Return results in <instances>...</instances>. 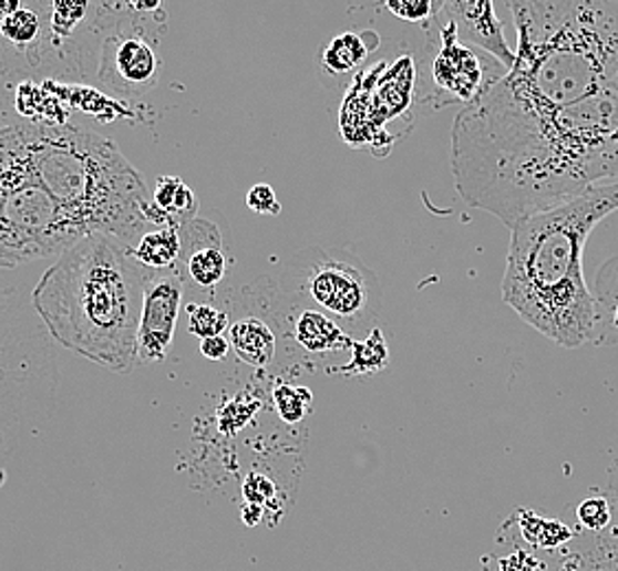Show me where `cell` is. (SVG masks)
<instances>
[{"label":"cell","mask_w":618,"mask_h":571,"mask_svg":"<svg viewBox=\"0 0 618 571\" xmlns=\"http://www.w3.org/2000/svg\"><path fill=\"white\" fill-rule=\"evenodd\" d=\"M452 172L464 203L508 229L618 183V89L539 102L493 84L454 120Z\"/></svg>","instance_id":"6da1fadb"},{"label":"cell","mask_w":618,"mask_h":571,"mask_svg":"<svg viewBox=\"0 0 618 571\" xmlns=\"http://www.w3.org/2000/svg\"><path fill=\"white\" fill-rule=\"evenodd\" d=\"M153 205L111 139L75 126L0 128V267L62 256L95 233L135 249Z\"/></svg>","instance_id":"7a4b0ae2"},{"label":"cell","mask_w":618,"mask_h":571,"mask_svg":"<svg viewBox=\"0 0 618 571\" xmlns=\"http://www.w3.org/2000/svg\"><path fill=\"white\" fill-rule=\"evenodd\" d=\"M618 211V183L531 216L511 229L502 301L562 347L575 350L599 332L597 299L584 278L593 229Z\"/></svg>","instance_id":"3957f363"},{"label":"cell","mask_w":618,"mask_h":571,"mask_svg":"<svg viewBox=\"0 0 618 571\" xmlns=\"http://www.w3.org/2000/svg\"><path fill=\"white\" fill-rule=\"evenodd\" d=\"M148 269L120 238L95 233L58 256L33 288V308L66 350L115 374H131Z\"/></svg>","instance_id":"277c9868"},{"label":"cell","mask_w":618,"mask_h":571,"mask_svg":"<svg viewBox=\"0 0 618 571\" xmlns=\"http://www.w3.org/2000/svg\"><path fill=\"white\" fill-rule=\"evenodd\" d=\"M513 69L497 86L515 97L573 102L618 89V2L515 0Z\"/></svg>","instance_id":"5b68a950"},{"label":"cell","mask_w":618,"mask_h":571,"mask_svg":"<svg viewBox=\"0 0 618 571\" xmlns=\"http://www.w3.org/2000/svg\"><path fill=\"white\" fill-rule=\"evenodd\" d=\"M280 308H312L337 321L352 336L374 330L381 310L377 276L350 251L307 249L280 271Z\"/></svg>","instance_id":"8992f818"},{"label":"cell","mask_w":618,"mask_h":571,"mask_svg":"<svg viewBox=\"0 0 618 571\" xmlns=\"http://www.w3.org/2000/svg\"><path fill=\"white\" fill-rule=\"evenodd\" d=\"M439 24V49L432 58L430 75L434 84L432 102L436 108L447 104H473L486 89L499 82L508 71L468 44L461 42L456 24L443 15V11L434 20Z\"/></svg>","instance_id":"52a82bcc"},{"label":"cell","mask_w":618,"mask_h":571,"mask_svg":"<svg viewBox=\"0 0 618 571\" xmlns=\"http://www.w3.org/2000/svg\"><path fill=\"white\" fill-rule=\"evenodd\" d=\"M183 301V276L178 269L148 271L144 312L137 339L140 363H161L174 341L178 310Z\"/></svg>","instance_id":"ba28073f"},{"label":"cell","mask_w":618,"mask_h":571,"mask_svg":"<svg viewBox=\"0 0 618 571\" xmlns=\"http://www.w3.org/2000/svg\"><path fill=\"white\" fill-rule=\"evenodd\" d=\"M161 62L142 35H111L104 42L100 82L122 95H144L158 84Z\"/></svg>","instance_id":"9c48e42d"},{"label":"cell","mask_w":618,"mask_h":571,"mask_svg":"<svg viewBox=\"0 0 618 571\" xmlns=\"http://www.w3.org/2000/svg\"><path fill=\"white\" fill-rule=\"evenodd\" d=\"M443 15L456 24L461 42L484 51L506 71L513 69L515 51L506 42L504 27L491 0H450L443 7Z\"/></svg>","instance_id":"30bf717a"},{"label":"cell","mask_w":618,"mask_h":571,"mask_svg":"<svg viewBox=\"0 0 618 571\" xmlns=\"http://www.w3.org/2000/svg\"><path fill=\"white\" fill-rule=\"evenodd\" d=\"M276 319L287 332V339L309 356H350L357 341L337 321L312 308H280Z\"/></svg>","instance_id":"8fae6325"},{"label":"cell","mask_w":618,"mask_h":571,"mask_svg":"<svg viewBox=\"0 0 618 571\" xmlns=\"http://www.w3.org/2000/svg\"><path fill=\"white\" fill-rule=\"evenodd\" d=\"M229 343L236 356L256 370H267L276 361V332L267 321L258 316H243L236 323H231Z\"/></svg>","instance_id":"7c38bea8"},{"label":"cell","mask_w":618,"mask_h":571,"mask_svg":"<svg viewBox=\"0 0 618 571\" xmlns=\"http://www.w3.org/2000/svg\"><path fill=\"white\" fill-rule=\"evenodd\" d=\"M377 46L379 38L372 31H343L321 49L319 64L330 75H343L359 69Z\"/></svg>","instance_id":"4fadbf2b"},{"label":"cell","mask_w":618,"mask_h":571,"mask_svg":"<svg viewBox=\"0 0 618 571\" xmlns=\"http://www.w3.org/2000/svg\"><path fill=\"white\" fill-rule=\"evenodd\" d=\"M181 253H183V242H181V229L176 225L148 231L133 249L135 260L148 271L176 269V264H181Z\"/></svg>","instance_id":"5bb4252c"},{"label":"cell","mask_w":618,"mask_h":571,"mask_svg":"<svg viewBox=\"0 0 618 571\" xmlns=\"http://www.w3.org/2000/svg\"><path fill=\"white\" fill-rule=\"evenodd\" d=\"M153 200H155L156 207L169 218V222L176 227L192 222L198 211L196 194L176 176H161L156 180Z\"/></svg>","instance_id":"9a60e30c"},{"label":"cell","mask_w":618,"mask_h":571,"mask_svg":"<svg viewBox=\"0 0 618 571\" xmlns=\"http://www.w3.org/2000/svg\"><path fill=\"white\" fill-rule=\"evenodd\" d=\"M390 365V350L383 332L379 328L370 330L365 339L354 341L350 350V361L339 365L337 372L343 376H368L383 372Z\"/></svg>","instance_id":"2e32d148"},{"label":"cell","mask_w":618,"mask_h":571,"mask_svg":"<svg viewBox=\"0 0 618 571\" xmlns=\"http://www.w3.org/2000/svg\"><path fill=\"white\" fill-rule=\"evenodd\" d=\"M183 264L187 267L192 282L200 288H214L220 284L227 273V258L223 253V247L196 249L183 260Z\"/></svg>","instance_id":"e0dca14e"},{"label":"cell","mask_w":618,"mask_h":571,"mask_svg":"<svg viewBox=\"0 0 618 571\" xmlns=\"http://www.w3.org/2000/svg\"><path fill=\"white\" fill-rule=\"evenodd\" d=\"M515 519H519L522 534L535 548H555V546H562V543L573 539V532L564 523L544 519V517H539L535 512L519 510L515 515Z\"/></svg>","instance_id":"ac0fdd59"},{"label":"cell","mask_w":618,"mask_h":571,"mask_svg":"<svg viewBox=\"0 0 618 571\" xmlns=\"http://www.w3.org/2000/svg\"><path fill=\"white\" fill-rule=\"evenodd\" d=\"M274 405L287 425H298L312 409V392L302 385H276Z\"/></svg>","instance_id":"d6986e66"},{"label":"cell","mask_w":618,"mask_h":571,"mask_svg":"<svg viewBox=\"0 0 618 571\" xmlns=\"http://www.w3.org/2000/svg\"><path fill=\"white\" fill-rule=\"evenodd\" d=\"M185 310H187L189 332L200 341L209 336H220L229 330V314L216 310L209 303H189Z\"/></svg>","instance_id":"ffe728a7"},{"label":"cell","mask_w":618,"mask_h":571,"mask_svg":"<svg viewBox=\"0 0 618 571\" xmlns=\"http://www.w3.org/2000/svg\"><path fill=\"white\" fill-rule=\"evenodd\" d=\"M0 35L16 46H27L40 35V18L31 9L20 7L0 24Z\"/></svg>","instance_id":"44dd1931"},{"label":"cell","mask_w":618,"mask_h":571,"mask_svg":"<svg viewBox=\"0 0 618 571\" xmlns=\"http://www.w3.org/2000/svg\"><path fill=\"white\" fill-rule=\"evenodd\" d=\"M445 0H388L385 9L405 22L436 20L443 11Z\"/></svg>","instance_id":"7402d4cb"},{"label":"cell","mask_w":618,"mask_h":571,"mask_svg":"<svg viewBox=\"0 0 618 571\" xmlns=\"http://www.w3.org/2000/svg\"><path fill=\"white\" fill-rule=\"evenodd\" d=\"M89 11L86 2H55L51 7V31L60 38H69Z\"/></svg>","instance_id":"603a6c76"},{"label":"cell","mask_w":618,"mask_h":571,"mask_svg":"<svg viewBox=\"0 0 618 571\" xmlns=\"http://www.w3.org/2000/svg\"><path fill=\"white\" fill-rule=\"evenodd\" d=\"M577 519L586 530H604L612 521V508L606 497H588L577 508Z\"/></svg>","instance_id":"cb8c5ba5"},{"label":"cell","mask_w":618,"mask_h":571,"mask_svg":"<svg viewBox=\"0 0 618 571\" xmlns=\"http://www.w3.org/2000/svg\"><path fill=\"white\" fill-rule=\"evenodd\" d=\"M247 207L260 216H280L282 211V205L278 203L274 187L267 183H258L247 191Z\"/></svg>","instance_id":"d4e9b609"},{"label":"cell","mask_w":618,"mask_h":571,"mask_svg":"<svg viewBox=\"0 0 618 571\" xmlns=\"http://www.w3.org/2000/svg\"><path fill=\"white\" fill-rule=\"evenodd\" d=\"M276 495V486L269 477L260 475V473H251L245 481V497L249 499V503L254 506H262L267 503L271 497Z\"/></svg>","instance_id":"484cf974"},{"label":"cell","mask_w":618,"mask_h":571,"mask_svg":"<svg viewBox=\"0 0 618 571\" xmlns=\"http://www.w3.org/2000/svg\"><path fill=\"white\" fill-rule=\"evenodd\" d=\"M231 350V343L227 336H209L200 341V354L209 361H223Z\"/></svg>","instance_id":"4316f807"},{"label":"cell","mask_w":618,"mask_h":571,"mask_svg":"<svg viewBox=\"0 0 618 571\" xmlns=\"http://www.w3.org/2000/svg\"><path fill=\"white\" fill-rule=\"evenodd\" d=\"M18 9H20V2H16V0H0V24H2L9 15H13Z\"/></svg>","instance_id":"83f0119b"},{"label":"cell","mask_w":618,"mask_h":571,"mask_svg":"<svg viewBox=\"0 0 618 571\" xmlns=\"http://www.w3.org/2000/svg\"><path fill=\"white\" fill-rule=\"evenodd\" d=\"M158 2H131L128 4V9H133V11H158Z\"/></svg>","instance_id":"f1b7e54d"},{"label":"cell","mask_w":618,"mask_h":571,"mask_svg":"<svg viewBox=\"0 0 618 571\" xmlns=\"http://www.w3.org/2000/svg\"><path fill=\"white\" fill-rule=\"evenodd\" d=\"M612 325H615V330L618 332V301L617 305H615V312H612Z\"/></svg>","instance_id":"f546056e"},{"label":"cell","mask_w":618,"mask_h":571,"mask_svg":"<svg viewBox=\"0 0 618 571\" xmlns=\"http://www.w3.org/2000/svg\"><path fill=\"white\" fill-rule=\"evenodd\" d=\"M0 475H2V473H0ZM0 481H2V477H0Z\"/></svg>","instance_id":"4dcf8cb0"}]
</instances>
